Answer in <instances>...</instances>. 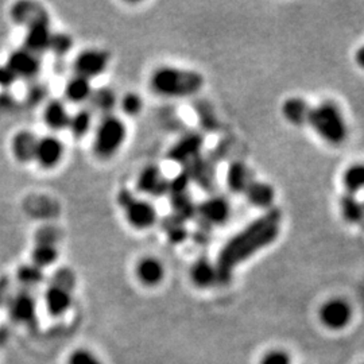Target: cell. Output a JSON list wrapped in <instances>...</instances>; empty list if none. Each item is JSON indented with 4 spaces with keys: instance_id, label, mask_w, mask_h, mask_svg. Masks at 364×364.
<instances>
[{
    "instance_id": "6da1fadb",
    "label": "cell",
    "mask_w": 364,
    "mask_h": 364,
    "mask_svg": "<svg viewBox=\"0 0 364 364\" xmlns=\"http://www.w3.org/2000/svg\"><path fill=\"white\" fill-rule=\"evenodd\" d=\"M282 212L278 208L264 210L240 232L234 235L220 250L215 262L220 285L228 284L235 269L277 240L281 232Z\"/></svg>"
},
{
    "instance_id": "7a4b0ae2",
    "label": "cell",
    "mask_w": 364,
    "mask_h": 364,
    "mask_svg": "<svg viewBox=\"0 0 364 364\" xmlns=\"http://www.w3.org/2000/svg\"><path fill=\"white\" fill-rule=\"evenodd\" d=\"M151 91L164 97H188L203 90L204 77L196 70L159 66L150 76Z\"/></svg>"
},
{
    "instance_id": "3957f363",
    "label": "cell",
    "mask_w": 364,
    "mask_h": 364,
    "mask_svg": "<svg viewBox=\"0 0 364 364\" xmlns=\"http://www.w3.org/2000/svg\"><path fill=\"white\" fill-rule=\"evenodd\" d=\"M308 124L328 144L338 146L347 139L348 127L346 117L333 102H323L311 109Z\"/></svg>"
},
{
    "instance_id": "277c9868",
    "label": "cell",
    "mask_w": 364,
    "mask_h": 364,
    "mask_svg": "<svg viewBox=\"0 0 364 364\" xmlns=\"http://www.w3.org/2000/svg\"><path fill=\"white\" fill-rule=\"evenodd\" d=\"M127 139V126L123 119L117 115H105L97 123L92 151L99 159H109L117 156Z\"/></svg>"
},
{
    "instance_id": "5b68a950",
    "label": "cell",
    "mask_w": 364,
    "mask_h": 364,
    "mask_svg": "<svg viewBox=\"0 0 364 364\" xmlns=\"http://www.w3.org/2000/svg\"><path fill=\"white\" fill-rule=\"evenodd\" d=\"M117 200L123 209L124 219L129 223L131 228L136 231H144L156 225L158 221V210L151 201L135 197L127 189L120 191Z\"/></svg>"
},
{
    "instance_id": "8992f818",
    "label": "cell",
    "mask_w": 364,
    "mask_h": 364,
    "mask_svg": "<svg viewBox=\"0 0 364 364\" xmlns=\"http://www.w3.org/2000/svg\"><path fill=\"white\" fill-rule=\"evenodd\" d=\"M109 53L103 49L90 48L78 53L73 61L75 75L92 81L105 73L109 65Z\"/></svg>"
},
{
    "instance_id": "52a82bcc",
    "label": "cell",
    "mask_w": 364,
    "mask_h": 364,
    "mask_svg": "<svg viewBox=\"0 0 364 364\" xmlns=\"http://www.w3.org/2000/svg\"><path fill=\"white\" fill-rule=\"evenodd\" d=\"M65 156V144L54 134L39 136L34 162L39 168L52 170L57 168Z\"/></svg>"
},
{
    "instance_id": "ba28073f",
    "label": "cell",
    "mask_w": 364,
    "mask_h": 364,
    "mask_svg": "<svg viewBox=\"0 0 364 364\" xmlns=\"http://www.w3.org/2000/svg\"><path fill=\"white\" fill-rule=\"evenodd\" d=\"M4 66L15 78H33L41 70V55L21 48L9 55Z\"/></svg>"
},
{
    "instance_id": "9c48e42d",
    "label": "cell",
    "mask_w": 364,
    "mask_h": 364,
    "mask_svg": "<svg viewBox=\"0 0 364 364\" xmlns=\"http://www.w3.org/2000/svg\"><path fill=\"white\" fill-rule=\"evenodd\" d=\"M320 318L326 328L340 331L348 326L352 320L351 305L346 299H329L320 309Z\"/></svg>"
},
{
    "instance_id": "30bf717a",
    "label": "cell",
    "mask_w": 364,
    "mask_h": 364,
    "mask_svg": "<svg viewBox=\"0 0 364 364\" xmlns=\"http://www.w3.org/2000/svg\"><path fill=\"white\" fill-rule=\"evenodd\" d=\"M136 188L144 195L161 197L169 193L170 181L158 166L149 165L139 173L136 178Z\"/></svg>"
},
{
    "instance_id": "8fae6325",
    "label": "cell",
    "mask_w": 364,
    "mask_h": 364,
    "mask_svg": "<svg viewBox=\"0 0 364 364\" xmlns=\"http://www.w3.org/2000/svg\"><path fill=\"white\" fill-rule=\"evenodd\" d=\"M52 36L53 33L49 27L48 18L36 21L27 27L23 48L37 55H42L43 53L49 50Z\"/></svg>"
},
{
    "instance_id": "7c38bea8",
    "label": "cell",
    "mask_w": 364,
    "mask_h": 364,
    "mask_svg": "<svg viewBox=\"0 0 364 364\" xmlns=\"http://www.w3.org/2000/svg\"><path fill=\"white\" fill-rule=\"evenodd\" d=\"M197 213L209 225H220L230 219L231 207L227 198L210 196L198 205Z\"/></svg>"
},
{
    "instance_id": "4fadbf2b",
    "label": "cell",
    "mask_w": 364,
    "mask_h": 364,
    "mask_svg": "<svg viewBox=\"0 0 364 364\" xmlns=\"http://www.w3.org/2000/svg\"><path fill=\"white\" fill-rule=\"evenodd\" d=\"M38 138L39 136L30 130H21L15 132L13 139H11V144H10L14 159L22 165L34 162Z\"/></svg>"
},
{
    "instance_id": "5bb4252c",
    "label": "cell",
    "mask_w": 364,
    "mask_h": 364,
    "mask_svg": "<svg viewBox=\"0 0 364 364\" xmlns=\"http://www.w3.org/2000/svg\"><path fill=\"white\" fill-rule=\"evenodd\" d=\"M72 291L73 290L69 287H61V285H57L52 282V285L46 289L45 296H43L45 306H46L48 312L55 317L64 316L65 313L69 312L73 305Z\"/></svg>"
},
{
    "instance_id": "9a60e30c",
    "label": "cell",
    "mask_w": 364,
    "mask_h": 364,
    "mask_svg": "<svg viewBox=\"0 0 364 364\" xmlns=\"http://www.w3.org/2000/svg\"><path fill=\"white\" fill-rule=\"evenodd\" d=\"M165 266L156 257H144L135 264V275L146 287H156L165 278Z\"/></svg>"
},
{
    "instance_id": "2e32d148",
    "label": "cell",
    "mask_w": 364,
    "mask_h": 364,
    "mask_svg": "<svg viewBox=\"0 0 364 364\" xmlns=\"http://www.w3.org/2000/svg\"><path fill=\"white\" fill-rule=\"evenodd\" d=\"M204 146V138L200 134H188L170 150L169 158L177 164H185L197 159L201 149Z\"/></svg>"
},
{
    "instance_id": "e0dca14e",
    "label": "cell",
    "mask_w": 364,
    "mask_h": 364,
    "mask_svg": "<svg viewBox=\"0 0 364 364\" xmlns=\"http://www.w3.org/2000/svg\"><path fill=\"white\" fill-rule=\"evenodd\" d=\"M72 114L69 112L65 103L60 99H52L43 108V122L46 127L53 132L68 130Z\"/></svg>"
},
{
    "instance_id": "ac0fdd59",
    "label": "cell",
    "mask_w": 364,
    "mask_h": 364,
    "mask_svg": "<svg viewBox=\"0 0 364 364\" xmlns=\"http://www.w3.org/2000/svg\"><path fill=\"white\" fill-rule=\"evenodd\" d=\"M245 197L247 198L248 203L255 208L269 209L274 208V200H275V192L274 188L267 182L251 180L247 188L243 192Z\"/></svg>"
},
{
    "instance_id": "d6986e66",
    "label": "cell",
    "mask_w": 364,
    "mask_h": 364,
    "mask_svg": "<svg viewBox=\"0 0 364 364\" xmlns=\"http://www.w3.org/2000/svg\"><path fill=\"white\" fill-rule=\"evenodd\" d=\"M191 279L196 287H200V289H208L215 285H220L219 274H218L215 263H212L205 257L197 258L195 263L192 264Z\"/></svg>"
},
{
    "instance_id": "ffe728a7",
    "label": "cell",
    "mask_w": 364,
    "mask_h": 364,
    "mask_svg": "<svg viewBox=\"0 0 364 364\" xmlns=\"http://www.w3.org/2000/svg\"><path fill=\"white\" fill-rule=\"evenodd\" d=\"M311 109H312V105H309L305 99L297 97V96L289 97L281 107L282 117H285L287 123L293 126L308 124Z\"/></svg>"
},
{
    "instance_id": "44dd1931",
    "label": "cell",
    "mask_w": 364,
    "mask_h": 364,
    "mask_svg": "<svg viewBox=\"0 0 364 364\" xmlns=\"http://www.w3.org/2000/svg\"><path fill=\"white\" fill-rule=\"evenodd\" d=\"M36 299L28 293V291H22L18 293L10 302L9 305V311L10 316L13 317L14 321L18 323H30L34 316H36Z\"/></svg>"
},
{
    "instance_id": "7402d4cb",
    "label": "cell",
    "mask_w": 364,
    "mask_h": 364,
    "mask_svg": "<svg viewBox=\"0 0 364 364\" xmlns=\"http://www.w3.org/2000/svg\"><path fill=\"white\" fill-rule=\"evenodd\" d=\"M93 91L95 90L92 87V81L75 75L66 81L64 96L66 102L72 105H84L91 100Z\"/></svg>"
},
{
    "instance_id": "603a6c76",
    "label": "cell",
    "mask_w": 364,
    "mask_h": 364,
    "mask_svg": "<svg viewBox=\"0 0 364 364\" xmlns=\"http://www.w3.org/2000/svg\"><path fill=\"white\" fill-rule=\"evenodd\" d=\"M251 180H252L251 171L245 162L235 161L228 166L225 181L231 192H234L236 195H243L245 189L247 188Z\"/></svg>"
},
{
    "instance_id": "cb8c5ba5",
    "label": "cell",
    "mask_w": 364,
    "mask_h": 364,
    "mask_svg": "<svg viewBox=\"0 0 364 364\" xmlns=\"http://www.w3.org/2000/svg\"><path fill=\"white\" fill-rule=\"evenodd\" d=\"M340 215L350 224H358L364 219V203L358 196L344 193L338 201Z\"/></svg>"
},
{
    "instance_id": "d4e9b609",
    "label": "cell",
    "mask_w": 364,
    "mask_h": 364,
    "mask_svg": "<svg viewBox=\"0 0 364 364\" xmlns=\"http://www.w3.org/2000/svg\"><path fill=\"white\" fill-rule=\"evenodd\" d=\"M92 123H93V115L91 109L81 108L70 117L68 130L73 135L75 139H82L92 130Z\"/></svg>"
},
{
    "instance_id": "484cf974",
    "label": "cell",
    "mask_w": 364,
    "mask_h": 364,
    "mask_svg": "<svg viewBox=\"0 0 364 364\" xmlns=\"http://www.w3.org/2000/svg\"><path fill=\"white\" fill-rule=\"evenodd\" d=\"M343 185L346 188V193L358 196L364 191V164H353L347 168L343 177Z\"/></svg>"
},
{
    "instance_id": "4316f807",
    "label": "cell",
    "mask_w": 364,
    "mask_h": 364,
    "mask_svg": "<svg viewBox=\"0 0 364 364\" xmlns=\"http://www.w3.org/2000/svg\"><path fill=\"white\" fill-rule=\"evenodd\" d=\"M58 259V250L50 243H38L31 251V263L45 270Z\"/></svg>"
},
{
    "instance_id": "83f0119b",
    "label": "cell",
    "mask_w": 364,
    "mask_h": 364,
    "mask_svg": "<svg viewBox=\"0 0 364 364\" xmlns=\"http://www.w3.org/2000/svg\"><path fill=\"white\" fill-rule=\"evenodd\" d=\"M90 102H91L95 109H97L103 114V117L112 115V109L117 107V95H115V92L109 90V88L95 90Z\"/></svg>"
},
{
    "instance_id": "f1b7e54d",
    "label": "cell",
    "mask_w": 364,
    "mask_h": 364,
    "mask_svg": "<svg viewBox=\"0 0 364 364\" xmlns=\"http://www.w3.org/2000/svg\"><path fill=\"white\" fill-rule=\"evenodd\" d=\"M144 99L138 92H126L120 99H117V107L126 117H138L144 111Z\"/></svg>"
},
{
    "instance_id": "f546056e",
    "label": "cell",
    "mask_w": 364,
    "mask_h": 364,
    "mask_svg": "<svg viewBox=\"0 0 364 364\" xmlns=\"http://www.w3.org/2000/svg\"><path fill=\"white\" fill-rule=\"evenodd\" d=\"M43 270L33 263L22 264L16 270V279L25 287H37L43 281Z\"/></svg>"
},
{
    "instance_id": "4dcf8cb0",
    "label": "cell",
    "mask_w": 364,
    "mask_h": 364,
    "mask_svg": "<svg viewBox=\"0 0 364 364\" xmlns=\"http://www.w3.org/2000/svg\"><path fill=\"white\" fill-rule=\"evenodd\" d=\"M72 48V38L66 34H54L53 33L52 41H50V46H49V50L58 55H63L65 53L69 52V49Z\"/></svg>"
},
{
    "instance_id": "1f68e13d",
    "label": "cell",
    "mask_w": 364,
    "mask_h": 364,
    "mask_svg": "<svg viewBox=\"0 0 364 364\" xmlns=\"http://www.w3.org/2000/svg\"><path fill=\"white\" fill-rule=\"evenodd\" d=\"M68 364H103L102 360L88 350H77L69 356Z\"/></svg>"
},
{
    "instance_id": "d6a6232c",
    "label": "cell",
    "mask_w": 364,
    "mask_h": 364,
    "mask_svg": "<svg viewBox=\"0 0 364 364\" xmlns=\"http://www.w3.org/2000/svg\"><path fill=\"white\" fill-rule=\"evenodd\" d=\"M259 364H291L289 353L282 350H272L263 355Z\"/></svg>"
},
{
    "instance_id": "836d02e7",
    "label": "cell",
    "mask_w": 364,
    "mask_h": 364,
    "mask_svg": "<svg viewBox=\"0 0 364 364\" xmlns=\"http://www.w3.org/2000/svg\"><path fill=\"white\" fill-rule=\"evenodd\" d=\"M14 80H16V78L14 77L6 66L0 68V85H6L7 87V85L13 84Z\"/></svg>"
},
{
    "instance_id": "e575fe53",
    "label": "cell",
    "mask_w": 364,
    "mask_h": 364,
    "mask_svg": "<svg viewBox=\"0 0 364 364\" xmlns=\"http://www.w3.org/2000/svg\"><path fill=\"white\" fill-rule=\"evenodd\" d=\"M355 63H356V65L364 70V45L355 53Z\"/></svg>"
},
{
    "instance_id": "d590c367",
    "label": "cell",
    "mask_w": 364,
    "mask_h": 364,
    "mask_svg": "<svg viewBox=\"0 0 364 364\" xmlns=\"http://www.w3.org/2000/svg\"><path fill=\"white\" fill-rule=\"evenodd\" d=\"M363 203H364V201H363Z\"/></svg>"
}]
</instances>
